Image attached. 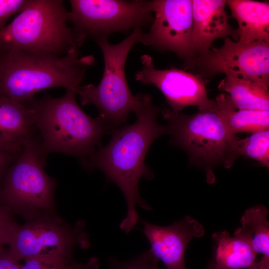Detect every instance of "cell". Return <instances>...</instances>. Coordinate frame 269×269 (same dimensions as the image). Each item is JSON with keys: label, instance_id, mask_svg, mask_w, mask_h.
Returning <instances> with one entry per match:
<instances>
[{"label": "cell", "instance_id": "28", "mask_svg": "<svg viewBox=\"0 0 269 269\" xmlns=\"http://www.w3.org/2000/svg\"><path fill=\"white\" fill-rule=\"evenodd\" d=\"M99 260L92 258L85 263H73L71 269H99Z\"/></svg>", "mask_w": 269, "mask_h": 269}, {"label": "cell", "instance_id": "12", "mask_svg": "<svg viewBox=\"0 0 269 269\" xmlns=\"http://www.w3.org/2000/svg\"><path fill=\"white\" fill-rule=\"evenodd\" d=\"M141 68L135 80L144 85L155 86L164 95L169 109L180 112L189 106L201 109L211 105L214 100L208 97L207 83L200 77L176 68L158 69L148 54L140 57Z\"/></svg>", "mask_w": 269, "mask_h": 269}, {"label": "cell", "instance_id": "26", "mask_svg": "<svg viewBox=\"0 0 269 269\" xmlns=\"http://www.w3.org/2000/svg\"><path fill=\"white\" fill-rule=\"evenodd\" d=\"M22 265L9 254L8 249H0V269H21Z\"/></svg>", "mask_w": 269, "mask_h": 269}, {"label": "cell", "instance_id": "30", "mask_svg": "<svg viewBox=\"0 0 269 269\" xmlns=\"http://www.w3.org/2000/svg\"><path fill=\"white\" fill-rule=\"evenodd\" d=\"M262 269V268H259L258 267H257V268H251V269Z\"/></svg>", "mask_w": 269, "mask_h": 269}, {"label": "cell", "instance_id": "7", "mask_svg": "<svg viewBox=\"0 0 269 269\" xmlns=\"http://www.w3.org/2000/svg\"><path fill=\"white\" fill-rule=\"evenodd\" d=\"M40 141L38 134L26 142L0 181V205L27 220L54 214L57 182L44 169L46 157Z\"/></svg>", "mask_w": 269, "mask_h": 269}, {"label": "cell", "instance_id": "21", "mask_svg": "<svg viewBox=\"0 0 269 269\" xmlns=\"http://www.w3.org/2000/svg\"><path fill=\"white\" fill-rule=\"evenodd\" d=\"M239 156L243 155L269 167V130L252 133L241 138L238 146Z\"/></svg>", "mask_w": 269, "mask_h": 269}, {"label": "cell", "instance_id": "1", "mask_svg": "<svg viewBox=\"0 0 269 269\" xmlns=\"http://www.w3.org/2000/svg\"><path fill=\"white\" fill-rule=\"evenodd\" d=\"M161 109L152 103L149 94H141L140 104L134 112L136 121L114 130L108 143L98 148L85 166L102 171L107 179L122 191L126 201L127 213L119 226L127 234L134 229L139 219L137 206L151 210L140 197L139 182L142 177L147 180L154 177L144 159L151 144L166 134L165 126L157 121Z\"/></svg>", "mask_w": 269, "mask_h": 269}, {"label": "cell", "instance_id": "20", "mask_svg": "<svg viewBox=\"0 0 269 269\" xmlns=\"http://www.w3.org/2000/svg\"><path fill=\"white\" fill-rule=\"evenodd\" d=\"M268 209L259 204L247 210L241 219L239 228L249 239L252 248L257 254L262 255L257 266L269 269V222Z\"/></svg>", "mask_w": 269, "mask_h": 269}, {"label": "cell", "instance_id": "27", "mask_svg": "<svg viewBox=\"0 0 269 269\" xmlns=\"http://www.w3.org/2000/svg\"><path fill=\"white\" fill-rule=\"evenodd\" d=\"M17 156L0 150V181L8 167Z\"/></svg>", "mask_w": 269, "mask_h": 269}, {"label": "cell", "instance_id": "24", "mask_svg": "<svg viewBox=\"0 0 269 269\" xmlns=\"http://www.w3.org/2000/svg\"><path fill=\"white\" fill-rule=\"evenodd\" d=\"M30 1V0H0V31L5 28L8 19L21 12Z\"/></svg>", "mask_w": 269, "mask_h": 269}, {"label": "cell", "instance_id": "6", "mask_svg": "<svg viewBox=\"0 0 269 269\" xmlns=\"http://www.w3.org/2000/svg\"><path fill=\"white\" fill-rule=\"evenodd\" d=\"M141 28L133 30L125 39L116 44L109 38L94 40L101 49L104 70L97 86L81 85L76 91L82 106L93 105L112 131L127 121L131 112H135L140 101V94L132 93L125 75V65L132 48L139 43Z\"/></svg>", "mask_w": 269, "mask_h": 269}, {"label": "cell", "instance_id": "15", "mask_svg": "<svg viewBox=\"0 0 269 269\" xmlns=\"http://www.w3.org/2000/svg\"><path fill=\"white\" fill-rule=\"evenodd\" d=\"M38 134L27 105L0 95V150L18 155Z\"/></svg>", "mask_w": 269, "mask_h": 269}, {"label": "cell", "instance_id": "18", "mask_svg": "<svg viewBox=\"0 0 269 269\" xmlns=\"http://www.w3.org/2000/svg\"><path fill=\"white\" fill-rule=\"evenodd\" d=\"M225 75L218 88L229 96L237 109L269 111V86L250 79Z\"/></svg>", "mask_w": 269, "mask_h": 269}, {"label": "cell", "instance_id": "25", "mask_svg": "<svg viewBox=\"0 0 269 269\" xmlns=\"http://www.w3.org/2000/svg\"><path fill=\"white\" fill-rule=\"evenodd\" d=\"M16 223L12 211L7 207L0 205V249L6 244L10 233Z\"/></svg>", "mask_w": 269, "mask_h": 269}, {"label": "cell", "instance_id": "14", "mask_svg": "<svg viewBox=\"0 0 269 269\" xmlns=\"http://www.w3.org/2000/svg\"><path fill=\"white\" fill-rule=\"evenodd\" d=\"M192 5L191 38L196 55L208 51L218 38L231 36L238 41L225 10L226 0H192Z\"/></svg>", "mask_w": 269, "mask_h": 269}, {"label": "cell", "instance_id": "4", "mask_svg": "<svg viewBox=\"0 0 269 269\" xmlns=\"http://www.w3.org/2000/svg\"><path fill=\"white\" fill-rule=\"evenodd\" d=\"M160 113L167 122L165 127L170 143L186 153L191 165L205 171L208 183L216 182L215 168H230L239 157L241 138L228 131L215 99L211 105L198 109L191 115L169 108L161 110Z\"/></svg>", "mask_w": 269, "mask_h": 269}, {"label": "cell", "instance_id": "22", "mask_svg": "<svg viewBox=\"0 0 269 269\" xmlns=\"http://www.w3.org/2000/svg\"><path fill=\"white\" fill-rule=\"evenodd\" d=\"M21 269H71L72 258L57 255H45L25 259Z\"/></svg>", "mask_w": 269, "mask_h": 269}, {"label": "cell", "instance_id": "17", "mask_svg": "<svg viewBox=\"0 0 269 269\" xmlns=\"http://www.w3.org/2000/svg\"><path fill=\"white\" fill-rule=\"evenodd\" d=\"M216 243L214 269H242L257 267V254L249 238L239 228L234 237L226 231L216 232L212 236Z\"/></svg>", "mask_w": 269, "mask_h": 269}, {"label": "cell", "instance_id": "31", "mask_svg": "<svg viewBox=\"0 0 269 269\" xmlns=\"http://www.w3.org/2000/svg\"><path fill=\"white\" fill-rule=\"evenodd\" d=\"M155 269H159V268H158V267L157 266V267L155 268Z\"/></svg>", "mask_w": 269, "mask_h": 269}, {"label": "cell", "instance_id": "2", "mask_svg": "<svg viewBox=\"0 0 269 269\" xmlns=\"http://www.w3.org/2000/svg\"><path fill=\"white\" fill-rule=\"evenodd\" d=\"M76 92L66 90L62 97L49 94L25 102L40 136L43 155L59 152L75 156L85 167L90 156L101 146L103 136L112 129L99 116L85 113L76 100Z\"/></svg>", "mask_w": 269, "mask_h": 269}, {"label": "cell", "instance_id": "5", "mask_svg": "<svg viewBox=\"0 0 269 269\" xmlns=\"http://www.w3.org/2000/svg\"><path fill=\"white\" fill-rule=\"evenodd\" d=\"M62 0H30L0 31V53L43 51L58 56L77 46Z\"/></svg>", "mask_w": 269, "mask_h": 269}, {"label": "cell", "instance_id": "11", "mask_svg": "<svg viewBox=\"0 0 269 269\" xmlns=\"http://www.w3.org/2000/svg\"><path fill=\"white\" fill-rule=\"evenodd\" d=\"M153 20L139 43L161 52L171 51L184 62L196 56L191 38L192 0H148Z\"/></svg>", "mask_w": 269, "mask_h": 269}, {"label": "cell", "instance_id": "9", "mask_svg": "<svg viewBox=\"0 0 269 269\" xmlns=\"http://www.w3.org/2000/svg\"><path fill=\"white\" fill-rule=\"evenodd\" d=\"M219 48L212 47L184 62V69L202 78L207 83L224 74L256 81L269 86V43H251L224 39Z\"/></svg>", "mask_w": 269, "mask_h": 269}, {"label": "cell", "instance_id": "3", "mask_svg": "<svg viewBox=\"0 0 269 269\" xmlns=\"http://www.w3.org/2000/svg\"><path fill=\"white\" fill-rule=\"evenodd\" d=\"M95 63L93 55L83 56L78 48L62 56L43 51L0 53V95L24 103L49 88L76 92Z\"/></svg>", "mask_w": 269, "mask_h": 269}, {"label": "cell", "instance_id": "10", "mask_svg": "<svg viewBox=\"0 0 269 269\" xmlns=\"http://www.w3.org/2000/svg\"><path fill=\"white\" fill-rule=\"evenodd\" d=\"M82 228L80 224L72 228L55 214L41 215L24 224H15L6 243L8 250L17 262L45 255L72 258L76 245L88 246V238Z\"/></svg>", "mask_w": 269, "mask_h": 269}, {"label": "cell", "instance_id": "13", "mask_svg": "<svg viewBox=\"0 0 269 269\" xmlns=\"http://www.w3.org/2000/svg\"><path fill=\"white\" fill-rule=\"evenodd\" d=\"M142 232L150 245L149 251L166 269H187L184 254L188 243L204 235L203 226L190 216L167 226L141 220Z\"/></svg>", "mask_w": 269, "mask_h": 269}, {"label": "cell", "instance_id": "8", "mask_svg": "<svg viewBox=\"0 0 269 269\" xmlns=\"http://www.w3.org/2000/svg\"><path fill=\"white\" fill-rule=\"evenodd\" d=\"M68 22L78 47L90 37L109 38L112 34L128 33L150 25L153 14L148 0H70Z\"/></svg>", "mask_w": 269, "mask_h": 269}, {"label": "cell", "instance_id": "23", "mask_svg": "<svg viewBox=\"0 0 269 269\" xmlns=\"http://www.w3.org/2000/svg\"><path fill=\"white\" fill-rule=\"evenodd\" d=\"M158 261L148 250L127 261L111 258L107 269H155L158 266Z\"/></svg>", "mask_w": 269, "mask_h": 269}, {"label": "cell", "instance_id": "16", "mask_svg": "<svg viewBox=\"0 0 269 269\" xmlns=\"http://www.w3.org/2000/svg\"><path fill=\"white\" fill-rule=\"evenodd\" d=\"M235 19L239 42L269 43V3L252 0H226Z\"/></svg>", "mask_w": 269, "mask_h": 269}, {"label": "cell", "instance_id": "19", "mask_svg": "<svg viewBox=\"0 0 269 269\" xmlns=\"http://www.w3.org/2000/svg\"><path fill=\"white\" fill-rule=\"evenodd\" d=\"M218 113L230 133H254L269 130V111L238 110L225 93L215 99Z\"/></svg>", "mask_w": 269, "mask_h": 269}, {"label": "cell", "instance_id": "29", "mask_svg": "<svg viewBox=\"0 0 269 269\" xmlns=\"http://www.w3.org/2000/svg\"><path fill=\"white\" fill-rule=\"evenodd\" d=\"M205 269H214V259L213 257Z\"/></svg>", "mask_w": 269, "mask_h": 269}]
</instances>
